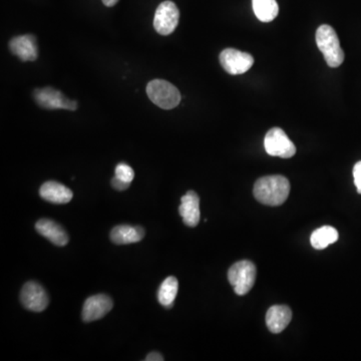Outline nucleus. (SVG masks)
I'll use <instances>...</instances> for the list:
<instances>
[{"label": "nucleus", "mask_w": 361, "mask_h": 361, "mask_svg": "<svg viewBox=\"0 0 361 361\" xmlns=\"http://www.w3.org/2000/svg\"><path fill=\"white\" fill-rule=\"evenodd\" d=\"M290 183L280 175L258 179L254 185L253 194L256 200L267 206H280L287 200Z\"/></svg>", "instance_id": "nucleus-1"}, {"label": "nucleus", "mask_w": 361, "mask_h": 361, "mask_svg": "<svg viewBox=\"0 0 361 361\" xmlns=\"http://www.w3.org/2000/svg\"><path fill=\"white\" fill-rule=\"evenodd\" d=\"M315 39L328 67H340L344 61V52L340 47L336 30L328 24H322L317 28Z\"/></svg>", "instance_id": "nucleus-2"}, {"label": "nucleus", "mask_w": 361, "mask_h": 361, "mask_svg": "<svg viewBox=\"0 0 361 361\" xmlns=\"http://www.w3.org/2000/svg\"><path fill=\"white\" fill-rule=\"evenodd\" d=\"M146 95L159 108L172 109L181 102V94L174 85L163 80H154L146 85Z\"/></svg>", "instance_id": "nucleus-3"}, {"label": "nucleus", "mask_w": 361, "mask_h": 361, "mask_svg": "<svg viewBox=\"0 0 361 361\" xmlns=\"http://www.w3.org/2000/svg\"><path fill=\"white\" fill-rule=\"evenodd\" d=\"M228 280L236 294L240 296L246 295L255 283V265L248 260L237 262L229 269Z\"/></svg>", "instance_id": "nucleus-4"}, {"label": "nucleus", "mask_w": 361, "mask_h": 361, "mask_svg": "<svg viewBox=\"0 0 361 361\" xmlns=\"http://www.w3.org/2000/svg\"><path fill=\"white\" fill-rule=\"evenodd\" d=\"M264 148L267 154L282 159H289L296 154V146L280 128H273L268 131L265 135Z\"/></svg>", "instance_id": "nucleus-5"}, {"label": "nucleus", "mask_w": 361, "mask_h": 361, "mask_svg": "<svg viewBox=\"0 0 361 361\" xmlns=\"http://www.w3.org/2000/svg\"><path fill=\"white\" fill-rule=\"evenodd\" d=\"M179 19H180V12L176 4L170 0L162 2L155 13V30L161 36H168L176 30Z\"/></svg>", "instance_id": "nucleus-6"}, {"label": "nucleus", "mask_w": 361, "mask_h": 361, "mask_svg": "<svg viewBox=\"0 0 361 361\" xmlns=\"http://www.w3.org/2000/svg\"><path fill=\"white\" fill-rule=\"evenodd\" d=\"M220 63L228 74L237 76L245 74L253 67L254 58L250 54L235 48H226L220 54Z\"/></svg>", "instance_id": "nucleus-7"}, {"label": "nucleus", "mask_w": 361, "mask_h": 361, "mask_svg": "<svg viewBox=\"0 0 361 361\" xmlns=\"http://www.w3.org/2000/svg\"><path fill=\"white\" fill-rule=\"evenodd\" d=\"M34 98H36L37 104L43 109H69V111H76L78 109L76 102L69 100L67 96H63L60 91H56L52 87L36 89Z\"/></svg>", "instance_id": "nucleus-8"}, {"label": "nucleus", "mask_w": 361, "mask_h": 361, "mask_svg": "<svg viewBox=\"0 0 361 361\" xmlns=\"http://www.w3.org/2000/svg\"><path fill=\"white\" fill-rule=\"evenodd\" d=\"M21 301L24 307L30 311L41 312L47 307L48 296L45 288L37 282L25 283L21 293Z\"/></svg>", "instance_id": "nucleus-9"}, {"label": "nucleus", "mask_w": 361, "mask_h": 361, "mask_svg": "<svg viewBox=\"0 0 361 361\" xmlns=\"http://www.w3.org/2000/svg\"><path fill=\"white\" fill-rule=\"evenodd\" d=\"M113 300L106 294L94 295L85 301L82 317L85 322L98 320L113 309Z\"/></svg>", "instance_id": "nucleus-10"}, {"label": "nucleus", "mask_w": 361, "mask_h": 361, "mask_svg": "<svg viewBox=\"0 0 361 361\" xmlns=\"http://www.w3.org/2000/svg\"><path fill=\"white\" fill-rule=\"evenodd\" d=\"M179 213L187 226L196 227L200 222V199L194 191H188L181 199Z\"/></svg>", "instance_id": "nucleus-11"}, {"label": "nucleus", "mask_w": 361, "mask_h": 361, "mask_svg": "<svg viewBox=\"0 0 361 361\" xmlns=\"http://www.w3.org/2000/svg\"><path fill=\"white\" fill-rule=\"evenodd\" d=\"M39 195L43 200L54 204H67L71 202L74 194L72 190L56 181H48L39 189Z\"/></svg>", "instance_id": "nucleus-12"}, {"label": "nucleus", "mask_w": 361, "mask_h": 361, "mask_svg": "<svg viewBox=\"0 0 361 361\" xmlns=\"http://www.w3.org/2000/svg\"><path fill=\"white\" fill-rule=\"evenodd\" d=\"M36 229L41 236L56 246H65L69 243V237L65 230L50 219H41L36 224Z\"/></svg>", "instance_id": "nucleus-13"}, {"label": "nucleus", "mask_w": 361, "mask_h": 361, "mask_svg": "<svg viewBox=\"0 0 361 361\" xmlns=\"http://www.w3.org/2000/svg\"><path fill=\"white\" fill-rule=\"evenodd\" d=\"M10 48L14 56H19L23 61H34L37 58L36 37L32 34H25L14 37L10 41Z\"/></svg>", "instance_id": "nucleus-14"}, {"label": "nucleus", "mask_w": 361, "mask_h": 361, "mask_svg": "<svg viewBox=\"0 0 361 361\" xmlns=\"http://www.w3.org/2000/svg\"><path fill=\"white\" fill-rule=\"evenodd\" d=\"M292 319V311L286 305H274L266 313V325L272 333H280Z\"/></svg>", "instance_id": "nucleus-15"}, {"label": "nucleus", "mask_w": 361, "mask_h": 361, "mask_svg": "<svg viewBox=\"0 0 361 361\" xmlns=\"http://www.w3.org/2000/svg\"><path fill=\"white\" fill-rule=\"evenodd\" d=\"M144 237V230L142 227L120 225L111 232V240L117 245L132 244L140 242Z\"/></svg>", "instance_id": "nucleus-16"}, {"label": "nucleus", "mask_w": 361, "mask_h": 361, "mask_svg": "<svg viewBox=\"0 0 361 361\" xmlns=\"http://www.w3.org/2000/svg\"><path fill=\"white\" fill-rule=\"evenodd\" d=\"M254 13L262 23H271L279 13L276 0H252Z\"/></svg>", "instance_id": "nucleus-17"}, {"label": "nucleus", "mask_w": 361, "mask_h": 361, "mask_svg": "<svg viewBox=\"0 0 361 361\" xmlns=\"http://www.w3.org/2000/svg\"><path fill=\"white\" fill-rule=\"evenodd\" d=\"M179 282L176 277L170 276L164 280L157 292V299L164 307L170 309L174 306V301L178 294Z\"/></svg>", "instance_id": "nucleus-18"}, {"label": "nucleus", "mask_w": 361, "mask_h": 361, "mask_svg": "<svg viewBox=\"0 0 361 361\" xmlns=\"http://www.w3.org/2000/svg\"><path fill=\"white\" fill-rule=\"evenodd\" d=\"M338 240V232L331 226H323L315 230L310 237L313 248L322 250Z\"/></svg>", "instance_id": "nucleus-19"}, {"label": "nucleus", "mask_w": 361, "mask_h": 361, "mask_svg": "<svg viewBox=\"0 0 361 361\" xmlns=\"http://www.w3.org/2000/svg\"><path fill=\"white\" fill-rule=\"evenodd\" d=\"M115 177H117L120 180L127 182V183H132L133 178H135V172L130 166L120 163L116 167Z\"/></svg>", "instance_id": "nucleus-20"}, {"label": "nucleus", "mask_w": 361, "mask_h": 361, "mask_svg": "<svg viewBox=\"0 0 361 361\" xmlns=\"http://www.w3.org/2000/svg\"><path fill=\"white\" fill-rule=\"evenodd\" d=\"M354 184H355L358 192L361 194V161L355 164L353 168Z\"/></svg>", "instance_id": "nucleus-21"}, {"label": "nucleus", "mask_w": 361, "mask_h": 361, "mask_svg": "<svg viewBox=\"0 0 361 361\" xmlns=\"http://www.w3.org/2000/svg\"><path fill=\"white\" fill-rule=\"evenodd\" d=\"M131 183H127V182L120 180L117 177H113L111 179V186H113V189L118 190V191H124V190L128 189L130 187Z\"/></svg>", "instance_id": "nucleus-22"}, {"label": "nucleus", "mask_w": 361, "mask_h": 361, "mask_svg": "<svg viewBox=\"0 0 361 361\" xmlns=\"http://www.w3.org/2000/svg\"><path fill=\"white\" fill-rule=\"evenodd\" d=\"M164 358L159 352H151L146 358V361H163Z\"/></svg>", "instance_id": "nucleus-23"}, {"label": "nucleus", "mask_w": 361, "mask_h": 361, "mask_svg": "<svg viewBox=\"0 0 361 361\" xmlns=\"http://www.w3.org/2000/svg\"><path fill=\"white\" fill-rule=\"evenodd\" d=\"M105 6L111 8V6H116L119 2V0H102Z\"/></svg>", "instance_id": "nucleus-24"}]
</instances>
